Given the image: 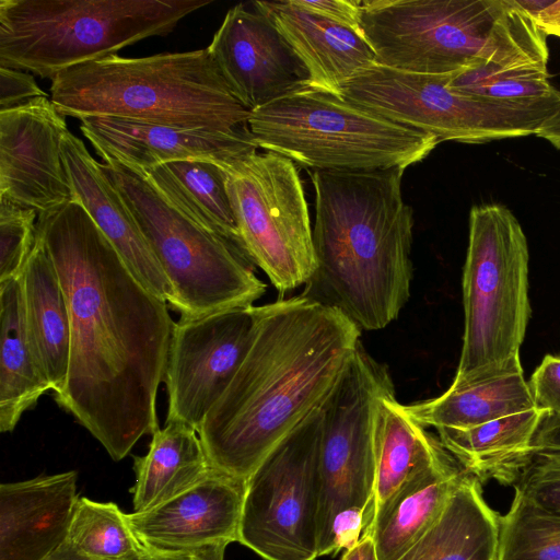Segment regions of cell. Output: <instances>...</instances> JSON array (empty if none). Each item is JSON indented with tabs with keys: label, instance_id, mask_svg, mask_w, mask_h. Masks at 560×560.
<instances>
[{
	"label": "cell",
	"instance_id": "obj_1",
	"mask_svg": "<svg viewBox=\"0 0 560 560\" xmlns=\"http://www.w3.org/2000/svg\"><path fill=\"white\" fill-rule=\"evenodd\" d=\"M36 236L70 317L68 374L55 400L119 462L159 429L158 390L175 322L77 199L38 214Z\"/></svg>",
	"mask_w": 560,
	"mask_h": 560
},
{
	"label": "cell",
	"instance_id": "obj_2",
	"mask_svg": "<svg viewBox=\"0 0 560 560\" xmlns=\"http://www.w3.org/2000/svg\"><path fill=\"white\" fill-rule=\"evenodd\" d=\"M360 330L339 311L302 294L257 306L250 348L197 430L210 466L246 480L323 406Z\"/></svg>",
	"mask_w": 560,
	"mask_h": 560
},
{
	"label": "cell",
	"instance_id": "obj_3",
	"mask_svg": "<svg viewBox=\"0 0 560 560\" xmlns=\"http://www.w3.org/2000/svg\"><path fill=\"white\" fill-rule=\"evenodd\" d=\"M404 171L311 173L316 268L302 295L360 329L386 327L410 295L415 220L402 198Z\"/></svg>",
	"mask_w": 560,
	"mask_h": 560
},
{
	"label": "cell",
	"instance_id": "obj_4",
	"mask_svg": "<svg viewBox=\"0 0 560 560\" xmlns=\"http://www.w3.org/2000/svg\"><path fill=\"white\" fill-rule=\"evenodd\" d=\"M360 32L375 63L400 71H547V35L515 0H363Z\"/></svg>",
	"mask_w": 560,
	"mask_h": 560
},
{
	"label": "cell",
	"instance_id": "obj_5",
	"mask_svg": "<svg viewBox=\"0 0 560 560\" xmlns=\"http://www.w3.org/2000/svg\"><path fill=\"white\" fill-rule=\"evenodd\" d=\"M50 100L62 116L250 133L247 109L207 48L141 58L110 55L58 73Z\"/></svg>",
	"mask_w": 560,
	"mask_h": 560
},
{
	"label": "cell",
	"instance_id": "obj_6",
	"mask_svg": "<svg viewBox=\"0 0 560 560\" xmlns=\"http://www.w3.org/2000/svg\"><path fill=\"white\" fill-rule=\"evenodd\" d=\"M212 0H1L0 67L54 79L172 33Z\"/></svg>",
	"mask_w": 560,
	"mask_h": 560
},
{
	"label": "cell",
	"instance_id": "obj_7",
	"mask_svg": "<svg viewBox=\"0 0 560 560\" xmlns=\"http://www.w3.org/2000/svg\"><path fill=\"white\" fill-rule=\"evenodd\" d=\"M248 127L258 149L324 172L406 170L440 143L433 135L308 86L252 110Z\"/></svg>",
	"mask_w": 560,
	"mask_h": 560
},
{
	"label": "cell",
	"instance_id": "obj_8",
	"mask_svg": "<svg viewBox=\"0 0 560 560\" xmlns=\"http://www.w3.org/2000/svg\"><path fill=\"white\" fill-rule=\"evenodd\" d=\"M528 260L525 233L510 209L498 203L471 208L462 281L463 346L452 385L523 370Z\"/></svg>",
	"mask_w": 560,
	"mask_h": 560
},
{
	"label": "cell",
	"instance_id": "obj_9",
	"mask_svg": "<svg viewBox=\"0 0 560 560\" xmlns=\"http://www.w3.org/2000/svg\"><path fill=\"white\" fill-rule=\"evenodd\" d=\"M385 365L359 342L322 406L318 556L352 548L375 515L376 411L395 394Z\"/></svg>",
	"mask_w": 560,
	"mask_h": 560
},
{
	"label": "cell",
	"instance_id": "obj_10",
	"mask_svg": "<svg viewBox=\"0 0 560 560\" xmlns=\"http://www.w3.org/2000/svg\"><path fill=\"white\" fill-rule=\"evenodd\" d=\"M102 167L168 279L167 304L180 317L250 306L264 295L265 282L237 245L186 215L144 175L114 163Z\"/></svg>",
	"mask_w": 560,
	"mask_h": 560
},
{
	"label": "cell",
	"instance_id": "obj_11",
	"mask_svg": "<svg viewBox=\"0 0 560 560\" xmlns=\"http://www.w3.org/2000/svg\"><path fill=\"white\" fill-rule=\"evenodd\" d=\"M448 75L373 63L346 82L340 95L401 126L441 141L486 143L536 135L560 108V96L501 101L455 91Z\"/></svg>",
	"mask_w": 560,
	"mask_h": 560
},
{
	"label": "cell",
	"instance_id": "obj_12",
	"mask_svg": "<svg viewBox=\"0 0 560 560\" xmlns=\"http://www.w3.org/2000/svg\"><path fill=\"white\" fill-rule=\"evenodd\" d=\"M223 166L247 257L281 294L305 284L316 260L308 207L294 162L255 150Z\"/></svg>",
	"mask_w": 560,
	"mask_h": 560
},
{
	"label": "cell",
	"instance_id": "obj_13",
	"mask_svg": "<svg viewBox=\"0 0 560 560\" xmlns=\"http://www.w3.org/2000/svg\"><path fill=\"white\" fill-rule=\"evenodd\" d=\"M322 422L319 407L245 481L237 542L265 560L318 557Z\"/></svg>",
	"mask_w": 560,
	"mask_h": 560
},
{
	"label": "cell",
	"instance_id": "obj_14",
	"mask_svg": "<svg viewBox=\"0 0 560 560\" xmlns=\"http://www.w3.org/2000/svg\"><path fill=\"white\" fill-rule=\"evenodd\" d=\"M257 306L228 308L174 323L165 371V422L196 431L225 392L253 342Z\"/></svg>",
	"mask_w": 560,
	"mask_h": 560
},
{
	"label": "cell",
	"instance_id": "obj_15",
	"mask_svg": "<svg viewBox=\"0 0 560 560\" xmlns=\"http://www.w3.org/2000/svg\"><path fill=\"white\" fill-rule=\"evenodd\" d=\"M67 131L48 96L0 110V198L38 214L74 200L62 154Z\"/></svg>",
	"mask_w": 560,
	"mask_h": 560
},
{
	"label": "cell",
	"instance_id": "obj_16",
	"mask_svg": "<svg viewBox=\"0 0 560 560\" xmlns=\"http://www.w3.org/2000/svg\"><path fill=\"white\" fill-rule=\"evenodd\" d=\"M250 4L228 11L207 49L232 93L252 112L306 86L308 74L272 22Z\"/></svg>",
	"mask_w": 560,
	"mask_h": 560
},
{
	"label": "cell",
	"instance_id": "obj_17",
	"mask_svg": "<svg viewBox=\"0 0 560 560\" xmlns=\"http://www.w3.org/2000/svg\"><path fill=\"white\" fill-rule=\"evenodd\" d=\"M245 481L211 467L188 490L127 514L144 551H179L238 541Z\"/></svg>",
	"mask_w": 560,
	"mask_h": 560
},
{
	"label": "cell",
	"instance_id": "obj_18",
	"mask_svg": "<svg viewBox=\"0 0 560 560\" xmlns=\"http://www.w3.org/2000/svg\"><path fill=\"white\" fill-rule=\"evenodd\" d=\"M80 129L103 163L139 174L174 161L229 164L258 148L250 133L188 129L113 117H90Z\"/></svg>",
	"mask_w": 560,
	"mask_h": 560
},
{
	"label": "cell",
	"instance_id": "obj_19",
	"mask_svg": "<svg viewBox=\"0 0 560 560\" xmlns=\"http://www.w3.org/2000/svg\"><path fill=\"white\" fill-rule=\"evenodd\" d=\"M69 470L0 485V560H45L68 537L79 500Z\"/></svg>",
	"mask_w": 560,
	"mask_h": 560
},
{
	"label": "cell",
	"instance_id": "obj_20",
	"mask_svg": "<svg viewBox=\"0 0 560 560\" xmlns=\"http://www.w3.org/2000/svg\"><path fill=\"white\" fill-rule=\"evenodd\" d=\"M62 154L75 199L136 278L150 292L168 302L172 285L102 163L69 130L62 139Z\"/></svg>",
	"mask_w": 560,
	"mask_h": 560
},
{
	"label": "cell",
	"instance_id": "obj_21",
	"mask_svg": "<svg viewBox=\"0 0 560 560\" xmlns=\"http://www.w3.org/2000/svg\"><path fill=\"white\" fill-rule=\"evenodd\" d=\"M276 26L308 74L306 86L340 95L342 85L375 62L360 32L295 5L254 1Z\"/></svg>",
	"mask_w": 560,
	"mask_h": 560
},
{
	"label": "cell",
	"instance_id": "obj_22",
	"mask_svg": "<svg viewBox=\"0 0 560 560\" xmlns=\"http://www.w3.org/2000/svg\"><path fill=\"white\" fill-rule=\"evenodd\" d=\"M453 456L409 478L376 506L370 530L377 560H399L439 520L466 470Z\"/></svg>",
	"mask_w": 560,
	"mask_h": 560
},
{
	"label": "cell",
	"instance_id": "obj_23",
	"mask_svg": "<svg viewBox=\"0 0 560 560\" xmlns=\"http://www.w3.org/2000/svg\"><path fill=\"white\" fill-rule=\"evenodd\" d=\"M548 413L536 407L467 429L439 428V440L463 469L481 482L515 485L527 465L534 436Z\"/></svg>",
	"mask_w": 560,
	"mask_h": 560
},
{
	"label": "cell",
	"instance_id": "obj_24",
	"mask_svg": "<svg viewBox=\"0 0 560 560\" xmlns=\"http://www.w3.org/2000/svg\"><path fill=\"white\" fill-rule=\"evenodd\" d=\"M20 280L32 345L52 392L58 394L68 374L70 317L58 272L37 236Z\"/></svg>",
	"mask_w": 560,
	"mask_h": 560
},
{
	"label": "cell",
	"instance_id": "obj_25",
	"mask_svg": "<svg viewBox=\"0 0 560 560\" xmlns=\"http://www.w3.org/2000/svg\"><path fill=\"white\" fill-rule=\"evenodd\" d=\"M465 472L433 526L399 560H497L500 514Z\"/></svg>",
	"mask_w": 560,
	"mask_h": 560
},
{
	"label": "cell",
	"instance_id": "obj_26",
	"mask_svg": "<svg viewBox=\"0 0 560 560\" xmlns=\"http://www.w3.org/2000/svg\"><path fill=\"white\" fill-rule=\"evenodd\" d=\"M0 431L5 433L52 388L30 338L20 277L0 283Z\"/></svg>",
	"mask_w": 560,
	"mask_h": 560
},
{
	"label": "cell",
	"instance_id": "obj_27",
	"mask_svg": "<svg viewBox=\"0 0 560 560\" xmlns=\"http://www.w3.org/2000/svg\"><path fill=\"white\" fill-rule=\"evenodd\" d=\"M211 469L198 432L178 421L152 434L147 454L133 456V512L151 510L199 482Z\"/></svg>",
	"mask_w": 560,
	"mask_h": 560
},
{
	"label": "cell",
	"instance_id": "obj_28",
	"mask_svg": "<svg viewBox=\"0 0 560 560\" xmlns=\"http://www.w3.org/2000/svg\"><path fill=\"white\" fill-rule=\"evenodd\" d=\"M523 370L488 380L451 385L442 395L404 405L406 412L427 427L467 429L534 408Z\"/></svg>",
	"mask_w": 560,
	"mask_h": 560
},
{
	"label": "cell",
	"instance_id": "obj_29",
	"mask_svg": "<svg viewBox=\"0 0 560 560\" xmlns=\"http://www.w3.org/2000/svg\"><path fill=\"white\" fill-rule=\"evenodd\" d=\"M142 175L186 215L244 252L223 164L206 160L174 161Z\"/></svg>",
	"mask_w": 560,
	"mask_h": 560
},
{
	"label": "cell",
	"instance_id": "obj_30",
	"mask_svg": "<svg viewBox=\"0 0 560 560\" xmlns=\"http://www.w3.org/2000/svg\"><path fill=\"white\" fill-rule=\"evenodd\" d=\"M451 456L439 438L406 412L395 394L382 398L376 411L375 509L409 478Z\"/></svg>",
	"mask_w": 560,
	"mask_h": 560
},
{
	"label": "cell",
	"instance_id": "obj_31",
	"mask_svg": "<svg viewBox=\"0 0 560 560\" xmlns=\"http://www.w3.org/2000/svg\"><path fill=\"white\" fill-rule=\"evenodd\" d=\"M68 542L96 560H141L143 549L128 520L114 502L80 497L70 524Z\"/></svg>",
	"mask_w": 560,
	"mask_h": 560
},
{
	"label": "cell",
	"instance_id": "obj_32",
	"mask_svg": "<svg viewBox=\"0 0 560 560\" xmlns=\"http://www.w3.org/2000/svg\"><path fill=\"white\" fill-rule=\"evenodd\" d=\"M497 560H560V515L515 490L509 511L500 515Z\"/></svg>",
	"mask_w": 560,
	"mask_h": 560
},
{
	"label": "cell",
	"instance_id": "obj_33",
	"mask_svg": "<svg viewBox=\"0 0 560 560\" xmlns=\"http://www.w3.org/2000/svg\"><path fill=\"white\" fill-rule=\"evenodd\" d=\"M455 91L501 101H533L559 97L548 71L504 70L482 66L450 74Z\"/></svg>",
	"mask_w": 560,
	"mask_h": 560
},
{
	"label": "cell",
	"instance_id": "obj_34",
	"mask_svg": "<svg viewBox=\"0 0 560 560\" xmlns=\"http://www.w3.org/2000/svg\"><path fill=\"white\" fill-rule=\"evenodd\" d=\"M38 213L0 198V283L21 276L36 241Z\"/></svg>",
	"mask_w": 560,
	"mask_h": 560
},
{
	"label": "cell",
	"instance_id": "obj_35",
	"mask_svg": "<svg viewBox=\"0 0 560 560\" xmlns=\"http://www.w3.org/2000/svg\"><path fill=\"white\" fill-rule=\"evenodd\" d=\"M536 505L560 515V450H536L514 485Z\"/></svg>",
	"mask_w": 560,
	"mask_h": 560
},
{
	"label": "cell",
	"instance_id": "obj_36",
	"mask_svg": "<svg viewBox=\"0 0 560 560\" xmlns=\"http://www.w3.org/2000/svg\"><path fill=\"white\" fill-rule=\"evenodd\" d=\"M528 386L536 408L560 417V357L547 354L532 374Z\"/></svg>",
	"mask_w": 560,
	"mask_h": 560
},
{
	"label": "cell",
	"instance_id": "obj_37",
	"mask_svg": "<svg viewBox=\"0 0 560 560\" xmlns=\"http://www.w3.org/2000/svg\"><path fill=\"white\" fill-rule=\"evenodd\" d=\"M48 96L28 72L0 67V110Z\"/></svg>",
	"mask_w": 560,
	"mask_h": 560
},
{
	"label": "cell",
	"instance_id": "obj_38",
	"mask_svg": "<svg viewBox=\"0 0 560 560\" xmlns=\"http://www.w3.org/2000/svg\"><path fill=\"white\" fill-rule=\"evenodd\" d=\"M301 9L360 32L361 1L357 0H292ZM361 33V32H360Z\"/></svg>",
	"mask_w": 560,
	"mask_h": 560
},
{
	"label": "cell",
	"instance_id": "obj_39",
	"mask_svg": "<svg viewBox=\"0 0 560 560\" xmlns=\"http://www.w3.org/2000/svg\"><path fill=\"white\" fill-rule=\"evenodd\" d=\"M547 36L560 37V0L529 1L515 0Z\"/></svg>",
	"mask_w": 560,
	"mask_h": 560
},
{
	"label": "cell",
	"instance_id": "obj_40",
	"mask_svg": "<svg viewBox=\"0 0 560 560\" xmlns=\"http://www.w3.org/2000/svg\"><path fill=\"white\" fill-rule=\"evenodd\" d=\"M226 545H212L179 551H144L141 560H223Z\"/></svg>",
	"mask_w": 560,
	"mask_h": 560
},
{
	"label": "cell",
	"instance_id": "obj_41",
	"mask_svg": "<svg viewBox=\"0 0 560 560\" xmlns=\"http://www.w3.org/2000/svg\"><path fill=\"white\" fill-rule=\"evenodd\" d=\"M533 451L536 450H560V417L546 416L532 443Z\"/></svg>",
	"mask_w": 560,
	"mask_h": 560
},
{
	"label": "cell",
	"instance_id": "obj_42",
	"mask_svg": "<svg viewBox=\"0 0 560 560\" xmlns=\"http://www.w3.org/2000/svg\"><path fill=\"white\" fill-rule=\"evenodd\" d=\"M341 560H377L371 535L362 537L352 548L346 550Z\"/></svg>",
	"mask_w": 560,
	"mask_h": 560
},
{
	"label": "cell",
	"instance_id": "obj_43",
	"mask_svg": "<svg viewBox=\"0 0 560 560\" xmlns=\"http://www.w3.org/2000/svg\"><path fill=\"white\" fill-rule=\"evenodd\" d=\"M536 136L560 150V108L544 122Z\"/></svg>",
	"mask_w": 560,
	"mask_h": 560
},
{
	"label": "cell",
	"instance_id": "obj_44",
	"mask_svg": "<svg viewBox=\"0 0 560 560\" xmlns=\"http://www.w3.org/2000/svg\"><path fill=\"white\" fill-rule=\"evenodd\" d=\"M45 560H96L89 558L80 553L74 549L68 540H66L60 547H58L50 556Z\"/></svg>",
	"mask_w": 560,
	"mask_h": 560
}]
</instances>
